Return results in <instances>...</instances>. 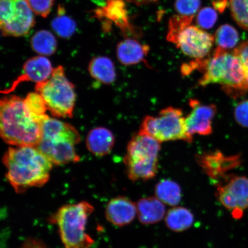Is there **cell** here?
<instances>
[{"label": "cell", "mask_w": 248, "mask_h": 248, "mask_svg": "<svg viewBox=\"0 0 248 248\" xmlns=\"http://www.w3.org/2000/svg\"><path fill=\"white\" fill-rule=\"evenodd\" d=\"M9 184L17 193L48 182L54 164L36 147H9L2 158Z\"/></svg>", "instance_id": "6da1fadb"}, {"label": "cell", "mask_w": 248, "mask_h": 248, "mask_svg": "<svg viewBox=\"0 0 248 248\" xmlns=\"http://www.w3.org/2000/svg\"><path fill=\"white\" fill-rule=\"evenodd\" d=\"M0 132L3 140L14 147H37L42 135V124L28 112L24 98L7 94L0 104Z\"/></svg>", "instance_id": "7a4b0ae2"}, {"label": "cell", "mask_w": 248, "mask_h": 248, "mask_svg": "<svg viewBox=\"0 0 248 248\" xmlns=\"http://www.w3.org/2000/svg\"><path fill=\"white\" fill-rule=\"evenodd\" d=\"M199 85L219 84L223 91L234 98L248 92L246 75L241 62L234 53L218 47L207 60Z\"/></svg>", "instance_id": "3957f363"}, {"label": "cell", "mask_w": 248, "mask_h": 248, "mask_svg": "<svg viewBox=\"0 0 248 248\" xmlns=\"http://www.w3.org/2000/svg\"><path fill=\"white\" fill-rule=\"evenodd\" d=\"M80 141L78 131L70 124L46 117L42 123V135L36 147L54 165L79 162L76 145Z\"/></svg>", "instance_id": "277c9868"}, {"label": "cell", "mask_w": 248, "mask_h": 248, "mask_svg": "<svg viewBox=\"0 0 248 248\" xmlns=\"http://www.w3.org/2000/svg\"><path fill=\"white\" fill-rule=\"evenodd\" d=\"M94 207L88 202L66 204L53 217L64 248H91L94 241L86 232V226Z\"/></svg>", "instance_id": "5b68a950"}, {"label": "cell", "mask_w": 248, "mask_h": 248, "mask_svg": "<svg viewBox=\"0 0 248 248\" xmlns=\"http://www.w3.org/2000/svg\"><path fill=\"white\" fill-rule=\"evenodd\" d=\"M160 149V142L150 136L138 132L133 136L124 159L131 181H148L156 175Z\"/></svg>", "instance_id": "8992f818"}, {"label": "cell", "mask_w": 248, "mask_h": 248, "mask_svg": "<svg viewBox=\"0 0 248 248\" xmlns=\"http://www.w3.org/2000/svg\"><path fill=\"white\" fill-rule=\"evenodd\" d=\"M35 91L46 102L52 116L71 118L76 102L75 87L65 75L64 68L59 66L46 81L37 83Z\"/></svg>", "instance_id": "52a82bcc"}, {"label": "cell", "mask_w": 248, "mask_h": 248, "mask_svg": "<svg viewBox=\"0 0 248 248\" xmlns=\"http://www.w3.org/2000/svg\"><path fill=\"white\" fill-rule=\"evenodd\" d=\"M186 117L182 110L171 107L163 108L157 116H147L142 120L139 131L158 141L182 140L192 142L186 130Z\"/></svg>", "instance_id": "ba28073f"}, {"label": "cell", "mask_w": 248, "mask_h": 248, "mask_svg": "<svg viewBox=\"0 0 248 248\" xmlns=\"http://www.w3.org/2000/svg\"><path fill=\"white\" fill-rule=\"evenodd\" d=\"M226 179L217 186L216 197L222 206L232 211L234 218H239L248 208V178L234 176Z\"/></svg>", "instance_id": "9c48e42d"}, {"label": "cell", "mask_w": 248, "mask_h": 248, "mask_svg": "<svg viewBox=\"0 0 248 248\" xmlns=\"http://www.w3.org/2000/svg\"><path fill=\"white\" fill-rule=\"evenodd\" d=\"M215 42V38L194 26L187 25L179 31L173 40L184 53L196 61L205 60Z\"/></svg>", "instance_id": "30bf717a"}, {"label": "cell", "mask_w": 248, "mask_h": 248, "mask_svg": "<svg viewBox=\"0 0 248 248\" xmlns=\"http://www.w3.org/2000/svg\"><path fill=\"white\" fill-rule=\"evenodd\" d=\"M190 114L186 117L187 134L191 139L195 135L208 136L213 132V120L217 112L215 105H206L196 99H191Z\"/></svg>", "instance_id": "8fae6325"}, {"label": "cell", "mask_w": 248, "mask_h": 248, "mask_svg": "<svg viewBox=\"0 0 248 248\" xmlns=\"http://www.w3.org/2000/svg\"><path fill=\"white\" fill-rule=\"evenodd\" d=\"M197 160L204 172L214 181L225 178L226 173L236 168L241 161L239 155L226 156L217 151L198 155Z\"/></svg>", "instance_id": "7c38bea8"}, {"label": "cell", "mask_w": 248, "mask_h": 248, "mask_svg": "<svg viewBox=\"0 0 248 248\" xmlns=\"http://www.w3.org/2000/svg\"><path fill=\"white\" fill-rule=\"evenodd\" d=\"M53 71L47 58L42 56L31 58L24 63L22 74L15 80L10 88L1 93L5 95L10 94L21 82H32L37 84L45 82L50 78Z\"/></svg>", "instance_id": "4fadbf2b"}, {"label": "cell", "mask_w": 248, "mask_h": 248, "mask_svg": "<svg viewBox=\"0 0 248 248\" xmlns=\"http://www.w3.org/2000/svg\"><path fill=\"white\" fill-rule=\"evenodd\" d=\"M94 15L99 19H105L103 27L110 28L113 22L124 33L132 30L124 0H107L104 6L95 10Z\"/></svg>", "instance_id": "5bb4252c"}, {"label": "cell", "mask_w": 248, "mask_h": 248, "mask_svg": "<svg viewBox=\"0 0 248 248\" xmlns=\"http://www.w3.org/2000/svg\"><path fill=\"white\" fill-rule=\"evenodd\" d=\"M108 221L115 226H126L131 224L137 215V206L129 198L117 197L109 201L107 206Z\"/></svg>", "instance_id": "9a60e30c"}, {"label": "cell", "mask_w": 248, "mask_h": 248, "mask_svg": "<svg viewBox=\"0 0 248 248\" xmlns=\"http://www.w3.org/2000/svg\"><path fill=\"white\" fill-rule=\"evenodd\" d=\"M17 14L11 23L2 25L3 36L19 37L27 35L35 25L32 11L26 0H16Z\"/></svg>", "instance_id": "2e32d148"}, {"label": "cell", "mask_w": 248, "mask_h": 248, "mask_svg": "<svg viewBox=\"0 0 248 248\" xmlns=\"http://www.w3.org/2000/svg\"><path fill=\"white\" fill-rule=\"evenodd\" d=\"M136 206L139 221L143 225L156 224L166 215L165 204L156 197L141 198Z\"/></svg>", "instance_id": "e0dca14e"}, {"label": "cell", "mask_w": 248, "mask_h": 248, "mask_svg": "<svg viewBox=\"0 0 248 248\" xmlns=\"http://www.w3.org/2000/svg\"><path fill=\"white\" fill-rule=\"evenodd\" d=\"M115 138L110 130L97 127L91 130L87 136V148L96 156L101 157L109 154L112 150Z\"/></svg>", "instance_id": "ac0fdd59"}, {"label": "cell", "mask_w": 248, "mask_h": 248, "mask_svg": "<svg viewBox=\"0 0 248 248\" xmlns=\"http://www.w3.org/2000/svg\"><path fill=\"white\" fill-rule=\"evenodd\" d=\"M149 48L134 39H127L118 44L117 56L120 63L125 66L136 64L144 60Z\"/></svg>", "instance_id": "d6986e66"}, {"label": "cell", "mask_w": 248, "mask_h": 248, "mask_svg": "<svg viewBox=\"0 0 248 248\" xmlns=\"http://www.w3.org/2000/svg\"><path fill=\"white\" fill-rule=\"evenodd\" d=\"M88 70L93 78L103 84L110 85L115 81V67L109 58L102 56L93 58L89 63Z\"/></svg>", "instance_id": "ffe728a7"}, {"label": "cell", "mask_w": 248, "mask_h": 248, "mask_svg": "<svg viewBox=\"0 0 248 248\" xmlns=\"http://www.w3.org/2000/svg\"><path fill=\"white\" fill-rule=\"evenodd\" d=\"M194 221V216L190 210L182 206H175L167 212L165 223L170 231L182 232L190 229Z\"/></svg>", "instance_id": "44dd1931"}, {"label": "cell", "mask_w": 248, "mask_h": 248, "mask_svg": "<svg viewBox=\"0 0 248 248\" xmlns=\"http://www.w3.org/2000/svg\"><path fill=\"white\" fill-rule=\"evenodd\" d=\"M155 195L163 203L175 207L181 201V188L177 183L172 180L164 179L156 185Z\"/></svg>", "instance_id": "7402d4cb"}, {"label": "cell", "mask_w": 248, "mask_h": 248, "mask_svg": "<svg viewBox=\"0 0 248 248\" xmlns=\"http://www.w3.org/2000/svg\"><path fill=\"white\" fill-rule=\"evenodd\" d=\"M34 51L41 55H53L57 49V41L53 34L46 30L36 32L31 39Z\"/></svg>", "instance_id": "603a6c76"}, {"label": "cell", "mask_w": 248, "mask_h": 248, "mask_svg": "<svg viewBox=\"0 0 248 248\" xmlns=\"http://www.w3.org/2000/svg\"><path fill=\"white\" fill-rule=\"evenodd\" d=\"M24 104L28 112L37 122L42 124L48 117L46 114L48 108L44 99L38 92L30 93L24 98Z\"/></svg>", "instance_id": "cb8c5ba5"}, {"label": "cell", "mask_w": 248, "mask_h": 248, "mask_svg": "<svg viewBox=\"0 0 248 248\" xmlns=\"http://www.w3.org/2000/svg\"><path fill=\"white\" fill-rule=\"evenodd\" d=\"M64 9L59 6L57 16L51 21L52 29L61 38H70L77 29L76 21L64 14Z\"/></svg>", "instance_id": "d4e9b609"}, {"label": "cell", "mask_w": 248, "mask_h": 248, "mask_svg": "<svg viewBox=\"0 0 248 248\" xmlns=\"http://www.w3.org/2000/svg\"><path fill=\"white\" fill-rule=\"evenodd\" d=\"M216 40L218 47L227 50L237 45L239 40V35L233 27L224 24L217 30Z\"/></svg>", "instance_id": "484cf974"}, {"label": "cell", "mask_w": 248, "mask_h": 248, "mask_svg": "<svg viewBox=\"0 0 248 248\" xmlns=\"http://www.w3.org/2000/svg\"><path fill=\"white\" fill-rule=\"evenodd\" d=\"M230 7L235 22L248 30V0H230Z\"/></svg>", "instance_id": "4316f807"}, {"label": "cell", "mask_w": 248, "mask_h": 248, "mask_svg": "<svg viewBox=\"0 0 248 248\" xmlns=\"http://www.w3.org/2000/svg\"><path fill=\"white\" fill-rule=\"evenodd\" d=\"M16 0H0V26L11 23L17 14Z\"/></svg>", "instance_id": "83f0119b"}, {"label": "cell", "mask_w": 248, "mask_h": 248, "mask_svg": "<svg viewBox=\"0 0 248 248\" xmlns=\"http://www.w3.org/2000/svg\"><path fill=\"white\" fill-rule=\"evenodd\" d=\"M201 4V0H176L175 7L176 11L181 15L194 16Z\"/></svg>", "instance_id": "f1b7e54d"}, {"label": "cell", "mask_w": 248, "mask_h": 248, "mask_svg": "<svg viewBox=\"0 0 248 248\" xmlns=\"http://www.w3.org/2000/svg\"><path fill=\"white\" fill-rule=\"evenodd\" d=\"M217 20V12L212 8H204L202 9L198 14L197 23L203 29H211L215 26Z\"/></svg>", "instance_id": "f546056e"}, {"label": "cell", "mask_w": 248, "mask_h": 248, "mask_svg": "<svg viewBox=\"0 0 248 248\" xmlns=\"http://www.w3.org/2000/svg\"><path fill=\"white\" fill-rule=\"evenodd\" d=\"M34 13L43 17H46L50 14L54 0H26Z\"/></svg>", "instance_id": "4dcf8cb0"}, {"label": "cell", "mask_w": 248, "mask_h": 248, "mask_svg": "<svg viewBox=\"0 0 248 248\" xmlns=\"http://www.w3.org/2000/svg\"><path fill=\"white\" fill-rule=\"evenodd\" d=\"M234 118L237 123L242 126L248 127V100L238 103L234 109Z\"/></svg>", "instance_id": "1f68e13d"}, {"label": "cell", "mask_w": 248, "mask_h": 248, "mask_svg": "<svg viewBox=\"0 0 248 248\" xmlns=\"http://www.w3.org/2000/svg\"><path fill=\"white\" fill-rule=\"evenodd\" d=\"M234 53L239 58L243 65L248 86V40L234 49Z\"/></svg>", "instance_id": "d6a6232c"}, {"label": "cell", "mask_w": 248, "mask_h": 248, "mask_svg": "<svg viewBox=\"0 0 248 248\" xmlns=\"http://www.w3.org/2000/svg\"><path fill=\"white\" fill-rule=\"evenodd\" d=\"M20 248H47L42 241L30 238L25 241Z\"/></svg>", "instance_id": "836d02e7"}, {"label": "cell", "mask_w": 248, "mask_h": 248, "mask_svg": "<svg viewBox=\"0 0 248 248\" xmlns=\"http://www.w3.org/2000/svg\"><path fill=\"white\" fill-rule=\"evenodd\" d=\"M126 1L136 5H143L156 1L157 0H126Z\"/></svg>", "instance_id": "e575fe53"}]
</instances>
